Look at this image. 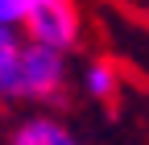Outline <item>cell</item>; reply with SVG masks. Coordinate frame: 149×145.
<instances>
[{
  "mask_svg": "<svg viewBox=\"0 0 149 145\" xmlns=\"http://www.w3.org/2000/svg\"><path fill=\"white\" fill-rule=\"evenodd\" d=\"M70 54L62 50H50V46H37L25 38V50H21V66H17V91H13V104H29V108H50L58 104L66 91H70Z\"/></svg>",
  "mask_w": 149,
  "mask_h": 145,
  "instance_id": "cell-1",
  "label": "cell"
},
{
  "mask_svg": "<svg viewBox=\"0 0 149 145\" xmlns=\"http://www.w3.org/2000/svg\"><path fill=\"white\" fill-rule=\"evenodd\" d=\"M83 8L74 4V0H46L42 8H37L29 21H25V38L37 42V46H50V50H62V54H74L83 42Z\"/></svg>",
  "mask_w": 149,
  "mask_h": 145,
  "instance_id": "cell-2",
  "label": "cell"
},
{
  "mask_svg": "<svg viewBox=\"0 0 149 145\" xmlns=\"http://www.w3.org/2000/svg\"><path fill=\"white\" fill-rule=\"evenodd\" d=\"M21 50H25V33H21V29H8V25H0V104H13Z\"/></svg>",
  "mask_w": 149,
  "mask_h": 145,
  "instance_id": "cell-5",
  "label": "cell"
},
{
  "mask_svg": "<svg viewBox=\"0 0 149 145\" xmlns=\"http://www.w3.org/2000/svg\"><path fill=\"white\" fill-rule=\"evenodd\" d=\"M79 91L91 100V104H116L124 96V70L116 58H87L83 70H79Z\"/></svg>",
  "mask_w": 149,
  "mask_h": 145,
  "instance_id": "cell-4",
  "label": "cell"
},
{
  "mask_svg": "<svg viewBox=\"0 0 149 145\" xmlns=\"http://www.w3.org/2000/svg\"><path fill=\"white\" fill-rule=\"evenodd\" d=\"M42 4H46V0H0V25L25 29V21H29Z\"/></svg>",
  "mask_w": 149,
  "mask_h": 145,
  "instance_id": "cell-6",
  "label": "cell"
},
{
  "mask_svg": "<svg viewBox=\"0 0 149 145\" xmlns=\"http://www.w3.org/2000/svg\"><path fill=\"white\" fill-rule=\"evenodd\" d=\"M8 145H83V141H79V133H74L66 120H58L54 112H46V108H37V112H29L8 133Z\"/></svg>",
  "mask_w": 149,
  "mask_h": 145,
  "instance_id": "cell-3",
  "label": "cell"
}]
</instances>
